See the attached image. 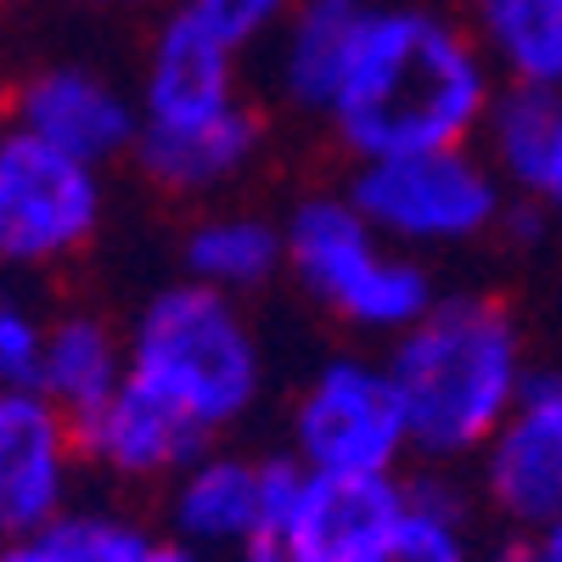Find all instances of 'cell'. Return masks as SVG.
Returning a JSON list of instances; mask_svg holds the SVG:
<instances>
[{"instance_id": "6da1fadb", "label": "cell", "mask_w": 562, "mask_h": 562, "mask_svg": "<svg viewBox=\"0 0 562 562\" xmlns=\"http://www.w3.org/2000/svg\"><path fill=\"white\" fill-rule=\"evenodd\" d=\"M484 113V68L439 18L371 12L333 97L344 140L366 158L450 153Z\"/></svg>"}, {"instance_id": "7a4b0ae2", "label": "cell", "mask_w": 562, "mask_h": 562, "mask_svg": "<svg viewBox=\"0 0 562 562\" xmlns=\"http://www.w3.org/2000/svg\"><path fill=\"white\" fill-rule=\"evenodd\" d=\"M389 378L411 422V445L428 456H467L495 439L524 394L518 333L506 310L484 299L434 304L400 338Z\"/></svg>"}, {"instance_id": "3957f363", "label": "cell", "mask_w": 562, "mask_h": 562, "mask_svg": "<svg viewBox=\"0 0 562 562\" xmlns=\"http://www.w3.org/2000/svg\"><path fill=\"white\" fill-rule=\"evenodd\" d=\"M130 378L214 434L254 405L259 349L220 288L180 281L140 310L130 338Z\"/></svg>"}, {"instance_id": "277c9868", "label": "cell", "mask_w": 562, "mask_h": 562, "mask_svg": "<svg viewBox=\"0 0 562 562\" xmlns=\"http://www.w3.org/2000/svg\"><path fill=\"white\" fill-rule=\"evenodd\" d=\"M288 259L326 304L360 326H416L434 310L428 276L371 248V220L355 203H304L288 225Z\"/></svg>"}, {"instance_id": "5b68a950", "label": "cell", "mask_w": 562, "mask_h": 562, "mask_svg": "<svg viewBox=\"0 0 562 562\" xmlns=\"http://www.w3.org/2000/svg\"><path fill=\"white\" fill-rule=\"evenodd\" d=\"M97 220V169L12 130L0 147V265H52L85 248Z\"/></svg>"}, {"instance_id": "8992f818", "label": "cell", "mask_w": 562, "mask_h": 562, "mask_svg": "<svg viewBox=\"0 0 562 562\" xmlns=\"http://www.w3.org/2000/svg\"><path fill=\"white\" fill-rule=\"evenodd\" d=\"M293 445L310 473H394L411 445L394 378L360 360H333L299 400Z\"/></svg>"}, {"instance_id": "52a82bcc", "label": "cell", "mask_w": 562, "mask_h": 562, "mask_svg": "<svg viewBox=\"0 0 562 562\" xmlns=\"http://www.w3.org/2000/svg\"><path fill=\"white\" fill-rule=\"evenodd\" d=\"M355 209L411 243H461L495 220V180L456 153L371 158L355 180Z\"/></svg>"}, {"instance_id": "ba28073f", "label": "cell", "mask_w": 562, "mask_h": 562, "mask_svg": "<svg viewBox=\"0 0 562 562\" xmlns=\"http://www.w3.org/2000/svg\"><path fill=\"white\" fill-rule=\"evenodd\" d=\"M79 434L40 389H0V546L34 540L68 512Z\"/></svg>"}, {"instance_id": "9c48e42d", "label": "cell", "mask_w": 562, "mask_h": 562, "mask_svg": "<svg viewBox=\"0 0 562 562\" xmlns=\"http://www.w3.org/2000/svg\"><path fill=\"white\" fill-rule=\"evenodd\" d=\"M490 506L518 529H546L562 518V371L524 383L518 405L490 439L484 461Z\"/></svg>"}, {"instance_id": "30bf717a", "label": "cell", "mask_w": 562, "mask_h": 562, "mask_svg": "<svg viewBox=\"0 0 562 562\" xmlns=\"http://www.w3.org/2000/svg\"><path fill=\"white\" fill-rule=\"evenodd\" d=\"M12 130L97 169L119 153H135L140 113L113 90V79L90 74L79 63H63V68H40L18 85Z\"/></svg>"}, {"instance_id": "8fae6325", "label": "cell", "mask_w": 562, "mask_h": 562, "mask_svg": "<svg viewBox=\"0 0 562 562\" xmlns=\"http://www.w3.org/2000/svg\"><path fill=\"white\" fill-rule=\"evenodd\" d=\"M79 456L108 467L119 479H180L192 461L209 456V428L192 422L180 405L153 394L124 371L119 394L79 422Z\"/></svg>"}, {"instance_id": "7c38bea8", "label": "cell", "mask_w": 562, "mask_h": 562, "mask_svg": "<svg viewBox=\"0 0 562 562\" xmlns=\"http://www.w3.org/2000/svg\"><path fill=\"white\" fill-rule=\"evenodd\" d=\"M405 512V484L389 473H310L299 490L304 562H360Z\"/></svg>"}, {"instance_id": "4fadbf2b", "label": "cell", "mask_w": 562, "mask_h": 562, "mask_svg": "<svg viewBox=\"0 0 562 562\" xmlns=\"http://www.w3.org/2000/svg\"><path fill=\"white\" fill-rule=\"evenodd\" d=\"M231 102V45L186 7L164 23L147 68V124H203Z\"/></svg>"}, {"instance_id": "5bb4252c", "label": "cell", "mask_w": 562, "mask_h": 562, "mask_svg": "<svg viewBox=\"0 0 562 562\" xmlns=\"http://www.w3.org/2000/svg\"><path fill=\"white\" fill-rule=\"evenodd\" d=\"M265 506V461L203 456L175 479L169 518L175 535L198 551H243Z\"/></svg>"}, {"instance_id": "9a60e30c", "label": "cell", "mask_w": 562, "mask_h": 562, "mask_svg": "<svg viewBox=\"0 0 562 562\" xmlns=\"http://www.w3.org/2000/svg\"><path fill=\"white\" fill-rule=\"evenodd\" d=\"M259 140V124L248 108H225L203 124H147L140 119L135 135V164L147 169V180L169 186V192H198L237 169Z\"/></svg>"}, {"instance_id": "2e32d148", "label": "cell", "mask_w": 562, "mask_h": 562, "mask_svg": "<svg viewBox=\"0 0 562 562\" xmlns=\"http://www.w3.org/2000/svg\"><path fill=\"white\" fill-rule=\"evenodd\" d=\"M130 360L119 355V338L97 315H63L45 338V371H40V394L63 405L68 422L79 428L85 416H97L119 383H124Z\"/></svg>"}, {"instance_id": "e0dca14e", "label": "cell", "mask_w": 562, "mask_h": 562, "mask_svg": "<svg viewBox=\"0 0 562 562\" xmlns=\"http://www.w3.org/2000/svg\"><path fill=\"white\" fill-rule=\"evenodd\" d=\"M366 0H304L288 34V90L304 108H333L366 29Z\"/></svg>"}, {"instance_id": "ac0fdd59", "label": "cell", "mask_w": 562, "mask_h": 562, "mask_svg": "<svg viewBox=\"0 0 562 562\" xmlns=\"http://www.w3.org/2000/svg\"><path fill=\"white\" fill-rule=\"evenodd\" d=\"M360 562H473L450 484H405V512Z\"/></svg>"}, {"instance_id": "d6986e66", "label": "cell", "mask_w": 562, "mask_h": 562, "mask_svg": "<svg viewBox=\"0 0 562 562\" xmlns=\"http://www.w3.org/2000/svg\"><path fill=\"white\" fill-rule=\"evenodd\" d=\"M281 259V237L259 220H209L186 237V270L192 281L231 293V288H259Z\"/></svg>"}, {"instance_id": "ffe728a7", "label": "cell", "mask_w": 562, "mask_h": 562, "mask_svg": "<svg viewBox=\"0 0 562 562\" xmlns=\"http://www.w3.org/2000/svg\"><path fill=\"white\" fill-rule=\"evenodd\" d=\"M501 57L529 85H562V0H479Z\"/></svg>"}, {"instance_id": "44dd1931", "label": "cell", "mask_w": 562, "mask_h": 562, "mask_svg": "<svg viewBox=\"0 0 562 562\" xmlns=\"http://www.w3.org/2000/svg\"><path fill=\"white\" fill-rule=\"evenodd\" d=\"M557 130H562V97L557 85H518L495 113V147L506 158V169L518 175L524 186H546L551 153H557Z\"/></svg>"}, {"instance_id": "7402d4cb", "label": "cell", "mask_w": 562, "mask_h": 562, "mask_svg": "<svg viewBox=\"0 0 562 562\" xmlns=\"http://www.w3.org/2000/svg\"><path fill=\"white\" fill-rule=\"evenodd\" d=\"M29 546L40 551V562H147L158 540L119 512H63Z\"/></svg>"}, {"instance_id": "603a6c76", "label": "cell", "mask_w": 562, "mask_h": 562, "mask_svg": "<svg viewBox=\"0 0 562 562\" xmlns=\"http://www.w3.org/2000/svg\"><path fill=\"white\" fill-rule=\"evenodd\" d=\"M45 338H52V326L23 299H0V389H40Z\"/></svg>"}, {"instance_id": "cb8c5ba5", "label": "cell", "mask_w": 562, "mask_h": 562, "mask_svg": "<svg viewBox=\"0 0 562 562\" xmlns=\"http://www.w3.org/2000/svg\"><path fill=\"white\" fill-rule=\"evenodd\" d=\"M192 12L231 45V52H237L248 34H259L281 12V0H192Z\"/></svg>"}, {"instance_id": "d4e9b609", "label": "cell", "mask_w": 562, "mask_h": 562, "mask_svg": "<svg viewBox=\"0 0 562 562\" xmlns=\"http://www.w3.org/2000/svg\"><path fill=\"white\" fill-rule=\"evenodd\" d=\"M524 562H562V518H551L546 529H535V540L524 546Z\"/></svg>"}, {"instance_id": "484cf974", "label": "cell", "mask_w": 562, "mask_h": 562, "mask_svg": "<svg viewBox=\"0 0 562 562\" xmlns=\"http://www.w3.org/2000/svg\"><path fill=\"white\" fill-rule=\"evenodd\" d=\"M147 562H209V551H198V546H186V540H158Z\"/></svg>"}, {"instance_id": "4316f807", "label": "cell", "mask_w": 562, "mask_h": 562, "mask_svg": "<svg viewBox=\"0 0 562 562\" xmlns=\"http://www.w3.org/2000/svg\"><path fill=\"white\" fill-rule=\"evenodd\" d=\"M540 192L551 198V209H562V130H557V153H551V169H546V186Z\"/></svg>"}, {"instance_id": "83f0119b", "label": "cell", "mask_w": 562, "mask_h": 562, "mask_svg": "<svg viewBox=\"0 0 562 562\" xmlns=\"http://www.w3.org/2000/svg\"><path fill=\"white\" fill-rule=\"evenodd\" d=\"M0 562H40V551L29 540H12V546H0Z\"/></svg>"}, {"instance_id": "f1b7e54d", "label": "cell", "mask_w": 562, "mask_h": 562, "mask_svg": "<svg viewBox=\"0 0 562 562\" xmlns=\"http://www.w3.org/2000/svg\"><path fill=\"white\" fill-rule=\"evenodd\" d=\"M490 562H524V546H512V551H501V557H490Z\"/></svg>"}, {"instance_id": "f546056e", "label": "cell", "mask_w": 562, "mask_h": 562, "mask_svg": "<svg viewBox=\"0 0 562 562\" xmlns=\"http://www.w3.org/2000/svg\"><path fill=\"white\" fill-rule=\"evenodd\" d=\"M0 147H7V135H0Z\"/></svg>"}, {"instance_id": "4dcf8cb0", "label": "cell", "mask_w": 562, "mask_h": 562, "mask_svg": "<svg viewBox=\"0 0 562 562\" xmlns=\"http://www.w3.org/2000/svg\"><path fill=\"white\" fill-rule=\"evenodd\" d=\"M0 7H12V0H0Z\"/></svg>"}]
</instances>
